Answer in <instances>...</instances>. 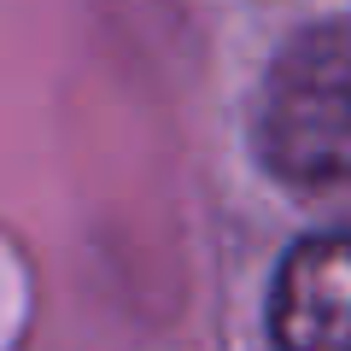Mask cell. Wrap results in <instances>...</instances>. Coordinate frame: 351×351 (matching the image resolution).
<instances>
[{"instance_id": "obj_1", "label": "cell", "mask_w": 351, "mask_h": 351, "mask_svg": "<svg viewBox=\"0 0 351 351\" xmlns=\"http://www.w3.org/2000/svg\"><path fill=\"white\" fill-rule=\"evenodd\" d=\"M252 147L287 188L351 182V18L311 24L276 53L252 106Z\"/></svg>"}, {"instance_id": "obj_2", "label": "cell", "mask_w": 351, "mask_h": 351, "mask_svg": "<svg viewBox=\"0 0 351 351\" xmlns=\"http://www.w3.org/2000/svg\"><path fill=\"white\" fill-rule=\"evenodd\" d=\"M269 334L281 351H351V234H311L281 258Z\"/></svg>"}]
</instances>
